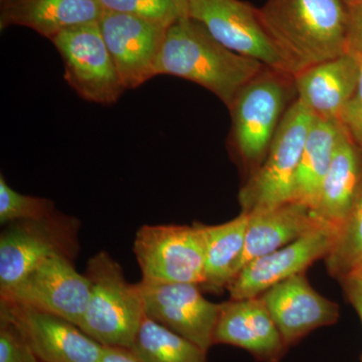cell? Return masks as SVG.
Listing matches in <instances>:
<instances>
[{"label":"cell","instance_id":"6da1fadb","mask_svg":"<svg viewBox=\"0 0 362 362\" xmlns=\"http://www.w3.org/2000/svg\"><path fill=\"white\" fill-rule=\"evenodd\" d=\"M267 66L226 49L187 16L169 26L156 76L170 75L211 90L228 109L240 90Z\"/></svg>","mask_w":362,"mask_h":362},{"label":"cell","instance_id":"7a4b0ae2","mask_svg":"<svg viewBox=\"0 0 362 362\" xmlns=\"http://www.w3.org/2000/svg\"><path fill=\"white\" fill-rule=\"evenodd\" d=\"M259 13L294 76L349 52V6L343 0H268Z\"/></svg>","mask_w":362,"mask_h":362},{"label":"cell","instance_id":"3957f363","mask_svg":"<svg viewBox=\"0 0 362 362\" xmlns=\"http://www.w3.org/2000/svg\"><path fill=\"white\" fill-rule=\"evenodd\" d=\"M85 275L90 294L78 327L103 346L131 349L146 317L139 285L128 282L122 267L107 252L89 259Z\"/></svg>","mask_w":362,"mask_h":362},{"label":"cell","instance_id":"277c9868","mask_svg":"<svg viewBox=\"0 0 362 362\" xmlns=\"http://www.w3.org/2000/svg\"><path fill=\"white\" fill-rule=\"evenodd\" d=\"M295 95L292 76L265 68L233 100L230 108L233 142L240 158L252 171L265 159Z\"/></svg>","mask_w":362,"mask_h":362},{"label":"cell","instance_id":"5b68a950","mask_svg":"<svg viewBox=\"0 0 362 362\" xmlns=\"http://www.w3.org/2000/svg\"><path fill=\"white\" fill-rule=\"evenodd\" d=\"M313 120V114L296 98L283 116L265 159L240 189L242 213L292 202L298 166Z\"/></svg>","mask_w":362,"mask_h":362},{"label":"cell","instance_id":"8992f818","mask_svg":"<svg viewBox=\"0 0 362 362\" xmlns=\"http://www.w3.org/2000/svg\"><path fill=\"white\" fill-rule=\"evenodd\" d=\"M80 223L54 211L40 220L14 221L0 235V292L6 291L56 255L75 259Z\"/></svg>","mask_w":362,"mask_h":362},{"label":"cell","instance_id":"52a82bcc","mask_svg":"<svg viewBox=\"0 0 362 362\" xmlns=\"http://www.w3.org/2000/svg\"><path fill=\"white\" fill-rule=\"evenodd\" d=\"M133 252L147 283L204 282V237L202 223L143 226Z\"/></svg>","mask_w":362,"mask_h":362},{"label":"cell","instance_id":"ba28073f","mask_svg":"<svg viewBox=\"0 0 362 362\" xmlns=\"http://www.w3.org/2000/svg\"><path fill=\"white\" fill-rule=\"evenodd\" d=\"M189 16L235 54L294 77V71L255 8L242 0H188Z\"/></svg>","mask_w":362,"mask_h":362},{"label":"cell","instance_id":"9c48e42d","mask_svg":"<svg viewBox=\"0 0 362 362\" xmlns=\"http://www.w3.org/2000/svg\"><path fill=\"white\" fill-rule=\"evenodd\" d=\"M65 66V80L86 101L112 105L124 87L99 23L69 28L52 37Z\"/></svg>","mask_w":362,"mask_h":362},{"label":"cell","instance_id":"30bf717a","mask_svg":"<svg viewBox=\"0 0 362 362\" xmlns=\"http://www.w3.org/2000/svg\"><path fill=\"white\" fill-rule=\"evenodd\" d=\"M90 294L87 276L76 270L73 259L56 255L30 271L13 288L0 292V300L49 312L80 326Z\"/></svg>","mask_w":362,"mask_h":362},{"label":"cell","instance_id":"8fae6325","mask_svg":"<svg viewBox=\"0 0 362 362\" xmlns=\"http://www.w3.org/2000/svg\"><path fill=\"white\" fill-rule=\"evenodd\" d=\"M138 285L146 317L206 351L213 346L221 304L206 299L199 285L143 281Z\"/></svg>","mask_w":362,"mask_h":362},{"label":"cell","instance_id":"7c38bea8","mask_svg":"<svg viewBox=\"0 0 362 362\" xmlns=\"http://www.w3.org/2000/svg\"><path fill=\"white\" fill-rule=\"evenodd\" d=\"M339 230L322 226L287 246L252 259L226 288L230 299L261 296L273 286L304 273L317 259L326 258L337 242Z\"/></svg>","mask_w":362,"mask_h":362},{"label":"cell","instance_id":"4fadbf2b","mask_svg":"<svg viewBox=\"0 0 362 362\" xmlns=\"http://www.w3.org/2000/svg\"><path fill=\"white\" fill-rule=\"evenodd\" d=\"M100 30L125 89L156 77V65L168 28L130 14L104 11Z\"/></svg>","mask_w":362,"mask_h":362},{"label":"cell","instance_id":"5bb4252c","mask_svg":"<svg viewBox=\"0 0 362 362\" xmlns=\"http://www.w3.org/2000/svg\"><path fill=\"white\" fill-rule=\"evenodd\" d=\"M42 362H100L104 346L63 317L0 300Z\"/></svg>","mask_w":362,"mask_h":362},{"label":"cell","instance_id":"9a60e30c","mask_svg":"<svg viewBox=\"0 0 362 362\" xmlns=\"http://www.w3.org/2000/svg\"><path fill=\"white\" fill-rule=\"evenodd\" d=\"M288 347L312 331L332 325L339 318V306L319 294L304 273L273 286L261 295Z\"/></svg>","mask_w":362,"mask_h":362},{"label":"cell","instance_id":"2e32d148","mask_svg":"<svg viewBox=\"0 0 362 362\" xmlns=\"http://www.w3.org/2000/svg\"><path fill=\"white\" fill-rule=\"evenodd\" d=\"M214 344L239 347L259 362H279L288 349L261 297L221 303Z\"/></svg>","mask_w":362,"mask_h":362},{"label":"cell","instance_id":"e0dca14e","mask_svg":"<svg viewBox=\"0 0 362 362\" xmlns=\"http://www.w3.org/2000/svg\"><path fill=\"white\" fill-rule=\"evenodd\" d=\"M361 76L358 59L349 52L299 71L293 77L296 98L317 118L339 121Z\"/></svg>","mask_w":362,"mask_h":362},{"label":"cell","instance_id":"ac0fdd59","mask_svg":"<svg viewBox=\"0 0 362 362\" xmlns=\"http://www.w3.org/2000/svg\"><path fill=\"white\" fill-rule=\"evenodd\" d=\"M247 214L249 225L242 268L252 259L287 246L322 226H329L311 207L293 202Z\"/></svg>","mask_w":362,"mask_h":362},{"label":"cell","instance_id":"d6986e66","mask_svg":"<svg viewBox=\"0 0 362 362\" xmlns=\"http://www.w3.org/2000/svg\"><path fill=\"white\" fill-rule=\"evenodd\" d=\"M0 26H25L51 40L76 26L99 23L104 8L98 0H1Z\"/></svg>","mask_w":362,"mask_h":362},{"label":"cell","instance_id":"ffe728a7","mask_svg":"<svg viewBox=\"0 0 362 362\" xmlns=\"http://www.w3.org/2000/svg\"><path fill=\"white\" fill-rule=\"evenodd\" d=\"M361 152L346 133L331 161L314 209L324 223L339 232L361 194Z\"/></svg>","mask_w":362,"mask_h":362},{"label":"cell","instance_id":"44dd1931","mask_svg":"<svg viewBox=\"0 0 362 362\" xmlns=\"http://www.w3.org/2000/svg\"><path fill=\"white\" fill-rule=\"evenodd\" d=\"M345 134L339 121L314 116L298 166L293 202L315 209L324 178Z\"/></svg>","mask_w":362,"mask_h":362},{"label":"cell","instance_id":"7402d4cb","mask_svg":"<svg viewBox=\"0 0 362 362\" xmlns=\"http://www.w3.org/2000/svg\"><path fill=\"white\" fill-rule=\"evenodd\" d=\"M249 214L216 226L202 225L204 237V282L207 289L228 288L242 268Z\"/></svg>","mask_w":362,"mask_h":362},{"label":"cell","instance_id":"603a6c76","mask_svg":"<svg viewBox=\"0 0 362 362\" xmlns=\"http://www.w3.org/2000/svg\"><path fill=\"white\" fill-rule=\"evenodd\" d=\"M131 350L145 362H207V351L145 317Z\"/></svg>","mask_w":362,"mask_h":362},{"label":"cell","instance_id":"cb8c5ba5","mask_svg":"<svg viewBox=\"0 0 362 362\" xmlns=\"http://www.w3.org/2000/svg\"><path fill=\"white\" fill-rule=\"evenodd\" d=\"M325 262L330 275L340 281L362 266V190Z\"/></svg>","mask_w":362,"mask_h":362},{"label":"cell","instance_id":"d4e9b609","mask_svg":"<svg viewBox=\"0 0 362 362\" xmlns=\"http://www.w3.org/2000/svg\"><path fill=\"white\" fill-rule=\"evenodd\" d=\"M104 11L130 14L168 28L189 16L188 0H98Z\"/></svg>","mask_w":362,"mask_h":362},{"label":"cell","instance_id":"484cf974","mask_svg":"<svg viewBox=\"0 0 362 362\" xmlns=\"http://www.w3.org/2000/svg\"><path fill=\"white\" fill-rule=\"evenodd\" d=\"M54 202L42 197L25 195L7 185L0 177V223L8 225L14 221L40 220L56 211Z\"/></svg>","mask_w":362,"mask_h":362},{"label":"cell","instance_id":"4316f807","mask_svg":"<svg viewBox=\"0 0 362 362\" xmlns=\"http://www.w3.org/2000/svg\"><path fill=\"white\" fill-rule=\"evenodd\" d=\"M0 362H42L20 328L0 311Z\"/></svg>","mask_w":362,"mask_h":362},{"label":"cell","instance_id":"83f0119b","mask_svg":"<svg viewBox=\"0 0 362 362\" xmlns=\"http://www.w3.org/2000/svg\"><path fill=\"white\" fill-rule=\"evenodd\" d=\"M356 54L361 66L359 82L356 93L342 111L339 122L350 139L362 150V56Z\"/></svg>","mask_w":362,"mask_h":362},{"label":"cell","instance_id":"f1b7e54d","mask_svg":"<svg viewBox=\"0 0 362 362\" xmlns=\"http://www.w3.org/2000/svg\"><path fill=\"white\" fill-rule=\"evenodd\" d=\"M349 52L362 56V1L349 6Z\"/></svg>","mask_w":362,"mask_h":362},{"label":"cell","instance_id":"f546056e","mask_svg":"<svg viewBox=\"0 0 362 362\" xmlns=\"http://www.w3.org/2000/svg\"><path fill=\"white\" fill-rule=\"evenodd\" d=\"M341 282L345 294L349 298L350 303L356 309L362 324V285L356 279L351 277L343 279Z\"/></svg>","mask_w":362,"mask_h":362},{"label":"cell","instance_id":"4dcf8cb0","mask_svg":"<svg viewBox=\"0 0 362 362\" xmlns=\"http://www.w3.org/2000/svg\"><path fill=\"white\" fill-rule=\"evenodd\" d=\"M100 362H145L136 356L130 349L104 346L103 356Z\"/></svg>","mask_w":362,"mask_h":362},{"label":"cell","instance_id":"1f68e13d","mask_svg":"<svg viewBox=\"0 0 362 362\" xmlns=\"http://www.w3.org/2000/svg\"><path fill=\"white\" fill-rule=\"evenodd\" d=\"M349 277L356 279V280L358 281V282L361 283V284L362 285V266L359 267V268L357 269L356 271H354V273H352L351 275L349 276Z\"/></svg>","mask_w":362,"mask_h":362},{"label":"cell","instance_id":"d6a6232c","mask_svg":"<svg viewBox=\"0 0 362 362\" xmlns=\"http://www.w3.org/2000/svg\"><path fill=\"white\" fill-rule=\"evenodd\" d=\"M347 6H351V4H357V2H361L362 0H343Z\"/></svg>","mask_w":362,"mask_h":362}]
</instances>
